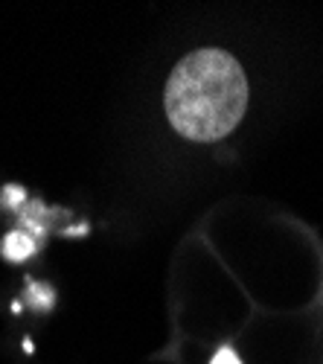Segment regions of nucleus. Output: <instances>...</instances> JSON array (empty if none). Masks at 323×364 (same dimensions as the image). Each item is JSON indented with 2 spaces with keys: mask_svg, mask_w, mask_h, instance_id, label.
Instances as JSON below:
<instances>
[{
  "mask_svg": "<svg viewBox=\"0 0 323 364\" xmlns=\"http://www.w3.org/2000/svg\"><path fill=\"white\" fill-rule=\"evenodd\" d=\"M213 364H242V361H239V355H236V353H233L230 347H221V350L216 353Z\"/></svg>",
  "mask_w": 323,
  "mask_h": 364,
  "instance_id": "7ed1b4c3",
  "label": "nucleus"
},
{
  "mask_svg": "<svg viewBox=\"0 0 323 364\" xmlns=\"http://www.w3.org/2000/svg\"><path fill=\"white\" fill-rule=\"evenodd\" d=\"M172 129L195 143L227 137L248 108V79L242 65L224 50H195L175 65L166 94Z\"/></svg>",
  "mask_w": 323,
  "mask_h": 364,
  "instance_id": "f257e3e1",
  "label": "nucleus"
},
{
  "mask_svg": "<svg viewBox=\"0 0 323 364\" xmlns=\"http://www.w3.org/2000/svg\"><path fill=\"white\" fill-rule=\"evenodd\" d=\"M35 251V245H33V239H26V236H21V233H9L6 236V242H4V257L6 259H26L29 254Z\"/></svg>",
  "mask_w": 323,
  "mask_h": 364,
  "instance_id": "f03ea898",
  "label": "nucleus"
}]
</instances>
